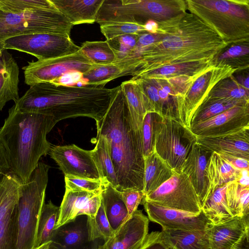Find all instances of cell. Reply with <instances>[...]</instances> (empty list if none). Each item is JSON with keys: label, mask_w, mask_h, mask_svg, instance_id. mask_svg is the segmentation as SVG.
<instances>
[{"label": "cell", "mask_w": 249, "mask_h": 249, "mask_svg": "<svg viewBox=\"0 0 249 249\" xmlns=\"http://www.w3.org/2000/svg\"><path fill=\"white\" fill-rule=\"evenodd\" d=\"M10 171L5 150L0 143V181Z\"/></svg>", "instance_id": "obj_52"}, {"label": "cell", "mask_w": 249, "mask_h": 249, "mask_svg": "<svg viewBox=\"0 0 249 249\" xmlns=\"http://www.w3.org/2000/svg\"><path fill=\"white\" fill-rule=\"evenodd\" d=\"M87 215L55 229L50 244V249H90Z\"/></svg>", "instance_id": "obj_21"}, {"label": "cell", "mask_w": 249, "mask_h": 249, "mask_svg": "<svg viewBox=\"0 0 249 249\" xmlns=\"http://www.w3.org/2000/svg\"><path fill=\"white\" fill-rule=\"evenodd\" d=\"M226 196L233 217L249 215V187L241 185L236 181L227 183Z\"/></svg>", "instance_id": "obj_36"}, {"label": "cell", "mask_w": 249, "mask_h": 249, "mask_svg": "<svg viewBox=\"0 0 249 249\" xmlns=\"http://www.w3.org/2000/svg\"><path fill=\"white\" fill-rule=\"evenodd\" d=\"M162 117L157 113L147 112L143 118L141 133L144 158L154 152L156 132Z\"/></svg>", "instance_id": "obj_41"}, {"label": "cell", "mask_w": 249, "mask_h": 249, "mask_svg": "<svg viewBox=\"0 0 249 249\" xmlns=\"http://www.w3.org/2000/svg\"><path fill=\"white\" fill-rule=\"evenodd\" d=\"M249 170H242L240 177L236 181L242 186L249 187Z\"/></svg>", "instance_id": "obj_54"}, {"label": "cell", "mask_w": 249, "mask_h": 249, "mask_svg": "<svg viewBox=\"0 0 249 249\" xmlns=\"http://www.w3.org/2000/svg\"><path fill=\"white\" fill-rule=\"evenodd\" d=\"M217 62H192L167 65L159 69L140 73L131 80L138 79L165 80L179 76H188L197 78L207 71L213 68Z\"/></svg>", "instance_id": "obj_25"}, {"label": "cell", "mask_w": 249, "mask_h": 249, "mask_svg": "<svg viewBox=\"0 0 249 249\" xmlns=\"http://www.w3.org/2000/svg\"><path fill=\"white\" fill-rule=\"evenodd\" d=\"M196 142L213 152L249 160V128L222 135L197 137Z\"/></svg>", "instance_id": "obj_20"}, {"label": "cell", "mask_w": 249, "mask_h": 249, "mask_svg": "<svg viewBox=\"0 0 249 249\" xmlns=\"http://www.w3.org/2000/svg\"><path fill=\"white\" fill-rule=\"evenodd\" d=\"M144 27L147 33L155 34L158 28V24L157 22L150 20L144 24Z\"/></svg>", "instance_id": "obj_55"}, {"label": "cell", "mask_w": 249, "mask_h": 249, "mask_svg": "<svg viewBox=\"0 0 249 249\" xmlns=\"http://www.w3.org/2000/svg\"><path fill=\"white\" fill-rule=\"evenodd\" d=\"M56 8L73 25L95 22L104 0H51Z\"/></svg>", "instance_id": "obj_23"}, {"label": "cell", "mask_w": 249, "mask_h": 249, "mask_svg": "<svg viewBox=\"0 0 249 249\" xmlns=\"http://www.w3.org/2000/svg\"><path fill=\"white\" fill-rule=\"evenodd\" d=\"M3 51V50H0V56H1V55L2 54V53Z\"/></svg>", "instance_id": "obj_57"}, {"label": "cell", "mask_w": 249, "mask_h": 249, "mask_svg": "<svg viewBox=\"0 0 249 249\" xmlns=\"http://www.w3.org/2000/svg\"><path fill=\"white\" fill-rule=\"evenodd\" d=\"M52 116L22 112L14 105L0 128V143L4 148L11 171L22 183L27 182L40 159L52 147L47 135L57 123Z\"/></svg>", "instance_id": "obj_4"}, {"label": "cell", "mask_w": 249, "mask_h": 249, "mask_svg": "<svg viewBox=\"0 0 249 249\" xmlns=\"http://www.w3.org/2000/svg\"><path fill=\"white\" fill-rule=\"evenodd\" d=\"M98 249V248H97Z\"/></svg>", "instance_id": "obj_58"}, {"label": "cell", "mask_w": 249, "mask_h": 249, "mask_svg": "<svg viewBox=\"0 0 249 249\" xmlns=\"http://www.w3.org/2000/svg\"><path fill=\"white\" fill-rule=\"evenodd\" d=\"M241 171L233 167L219 154L213 152L209 160L207 169L210 184L208 196L217 187L236 180Z\"/></svg>", "instance_id": "obj_30"}, {"label": "cell", "mask_w": 249, "mask_h": 249, "mask_svg": "<svg viewBox=\"0 0 249 249\" xmlns=\"http://www.w3.org/2000/svg\"><path fill=\"white\" fill-rule=\"evenodd\" d=\"M163 240L174 249H210L208 229L205 230H162Z\"/></svg>", "instance_id": "obj_28"}, {"label": "cell", "mask_w": 249, "mask_h": 249, "mask_svg": "<svg viewBox=\"0 0 249 249\" xmlns=\"http://www.w3.org/2000/svg\"><path fill=\"white\" fill-rule=\"evenodd\" d=\"M142 199L192 213L201 211L199 198L188 176L183 173L174 174L156 190L144 196Z\"/></svg>", "instance_id": "obj_12"}, {"label": "cell", "mask_w": 249, "mask_h": 249, "mask_svg": "<svg viewBox=\"0 0 249 249\" xmlns=\"http://www.w3.org/2000/svg\"><path fill=\"white\" fill-rule=\"evenodd\" d=\"M149 219L137 210L114 235L97 249H139L148 234Z\"/></svg>", "instance_id": "obj_18"}, {"label": "cell", "mask_w": 249, "mask_h": 249, "mask_svg": "<svg viewBox=\"0 0 249 249\" xmlns=\"http://www.w3.org/2000/svg\"><path fill=\"white\" fill-rule=\"evenodd\" d=\"M73 25L58 10L7 9L0 7V50L9 38L23 35L52 33L70 36Z\"/></svg>", "instance_id": "obj_7"}, {"label": "cell", "mask_w": 249, "mask_h": 249, "mask_svg": "<svg viewBox=\"0 0 249 249\" xmlns=\"http://www.w3.org/2000/svg\"><path fill=\"white\" fill-rule=\"evenodd\" d=\"M83 81V73L74 71L66 73L51 83L66 86H75L78 82Z\"/></svg>", "instance_id": "obj_49"}, {"label": "cell", "mask_w": 249, "mask_h": 249, "mask_svg": "<svg viewBox=\"0 0 249 249\" xmlns=\"http://www.w3.org/2000/svg\"><path fill=\"white\" fill-rule=\"evenodd\" d=\"M233 167L239 170H249V160L225 154H219Z\"/></svg>", "instance_id": "obj_51"}, {"label": "cell", "mask_w": 249, "mask_h": 249, "mask_svg": "<svg viewBox=\"0 0 249 249\" xmlns=\"http://www.w3.org/2000/svg\"><path fill=\"white\" fill-rule=\"evenodd\" d=\"M116 89V87L102 86H66L40 82L30 86L14 106L22 112L52 116L57 122L77 117L97 122L107 112Z\"/></svg>", "instance_id": "obj_3"}, {"label": "cell", "mask_w": 249, "mask_h": 249, "mask_svg": "<svg viewBox=\"0 0 249 249\" xmlns=\"http://www.w3.org/2000/svg\"><path fill=\"white\" fill-rule=\"evenodd\" d=\"M50 243H51V241H49L47 243H45L36 248L34 249H50Z\"/></svg>", "instance_id": "obj_56"}, {"label": "cell", "mask_w": 249, "mask_h": 249, "mask_svg": "<svg viewBox=\"0 0 249 249\" xmlns=\"http://www.w3.org/2000/svg\"><path fill=\"white\" fill-rule=\"evenodd\" d=\"M238 68L219 62L197 77L185 94L178 98V109L180 122L188 127L196 112L213 87L220 81L232 75Z\"/></svg>", "instance_id": "obj_11"}, {"label": "cell", "mask_w": 249, "mask_h": 249, "mask_svg": "<svg viewBox=\"0 0 249 249\" xmlns=\"http://www.w3.org/2000/svg\"><path fill=\"white\" fill-rule=\"evenodd\" d=\"M197 137L180 122L162 117L156 134L154 151L176 174L182 165Z\"/></svg>", "instance_id": "obj_9"}, {"label": "cell", "mask_w": 249, "mask_h": 249, "mask_svg": "<svg viewBox=\"0 0 249 249\" xmlns=\"http://www.w3.org/2000/svg\"><path fill=\"white\" fill-rule=\"evenodd\" d=\"M227 184L217 187L207 197L201 210L212 225L227 221L233 217L226 196Z\"/></svg>", "instance_id": "obj_31"}, {"label": "cell", "mask_w": 249, "mask_h": 249, "mask_svg": "<svg viewBox=\"0 0 249 249\" xmlns=\"http://www.w3.org/2000/svg\"><path fill=\"white\" fill-rule=\"evenodd\" d=\"M249 230V215L234 216L208 228L210 249H231Z\"/></svg>", "instance_id": "obj_22"}, {"label": "cell", "mask_w": 249, "mask_h": 249, "mask_svg": "<svg viewBox=\"0 0 249 249\" xmlns=\"http://www.w3.org/2000/svg\"><path fill=\"white\" fill-rule=\"evenodd\" d=\"M143 190L144 196L159 188L175 173L154 151L144 158Z\"/></svg>", "instance_id": "obj_29"}, {"label": "cell", "mask_w": 249, "mask_h": 249, "mask_svg": "<svg viewBox=\"0 0 249 249\" xmlns=\"http://www.w3.org/2000/svg\"><path fill=\"white\" fill-rule=\"evenodd\" d=\"M157 23V40L119 62L125 75L134 77L167 65L216 62L228 46L211 27L190 13Z\"/></svg>", "instance_id": "obj_1"}, {"label": "cell", "mask_w": 249, "mask_h": 249, "mask_svg": "<svg viewBox=\"0 0 249 249\" xmlns=\"http://www.w3.org/2000/svg\"><path fill=\"white\" fill-rule=\"evenodd\" d=\"M120 86L127 101L134 127L136 131L141 132L145 114L152 112L146 97L135 80L124 81Z\"/></svg>", "instance_id": "obj_27"}, {"label": "cell", "mask_w": 249, "mask_h": 249, "mask_svg": "<svg viewBox=\"0 0 249 249\" xmlns=\"http://www.w3.org/2000/svg\"><path fill=\"white\" fill-rule=\"evenodd\" d=\"M231 249H249V231L247 232Z\"/></svg>", "instance_id": "obj_53"}, {"label": "cell", "mask_w": 249, "mask_h": 249, "mask_svg": "<svg viewBox=\"0 0 249 249\" xmlns=\"http://www.w3.org/2000/svg\"><path fill=\"white\" fill-rule=\"evenodd\" d=\"M80 51L96 65L111 64L117 61L114 51L107 40L85 41L80 47Z\"/></svg>", "instance_id": "obj_37"}, {"label": "cell", "mask_w": 249, "mask_h": 249, "mask_svg": "<svg viewBox=\"0 0 249 249\" xmlns=\"http://www.w3.org/2000/svg\"><path fill=\"white\" fill-rule=\"evenodd\" d=\"M49 154L65 176L101 179L91 150H84L72 144L51 147Z\"/></svg>", "instance_id": "obj_15"}, {"label": "cell", "mask_w": 249, "mask_h": 249, "mask_svg": "<svg viewBox=\"0 0 249 249\" xmlns=\"http://www.w3.org/2000/svg\"><path fill=\"white\" fill-rule=\"evenodd\" d=\"M13 49L24 52L44 60L77 53L80 47L70 36L52 33L23 35L8 38L3 42V50Z\"/></svg>", "instance_id": "obj_10"}, {"label": "cell", "mask_w": 249, "mask_h": 249, "mask_svg": "<svg viewBox=\"0 0 249 249\" xmlns=\"http://www.w3.org/2000/svg\"><path fill=\"white\" fill-rule=\"evenodd\" d=\"M91 154L99 170L102 181H107L116 189L118 184L113 164L103 138L96 137V144Z\"/></svg>", "instance_id": "obj_35"}, {"label": "cell", "mask_w": 249, "mask_h": 249, "mask_svg": "<svg viewBox=\"0 0 249 249\" xmlns=\"http://www.w3.org/2000/svg\"><path fill=\"white\" fill-rule=\"evenodd\" d=\"M19 74L16 61L11 53L3 50L0 56V110L7 102L18 100Z\"/></svg>", "instance_id": "obj_24"}, {"label": "cell", "mask_w": 249, "mask_h": 249, "mask_svg": "<svg viewBox=\"0 0 249 249\" xmlns=\"http://www.w3.org/2000/svg\"><path fill=\"white\" fill-rule=\"evenodd\" d=\"M157 39V36L156 34L146 33L142 34L140 35L137 44L132 52L142 50L154 43Z\"/></svg>", "instance_id": "obj_50"}, {"label": "cell", "mask_w": 249, "mask_h": 249, "mask_svg": "<svg viewBox=\"0 0 249 249\" xmlns=\"http://www.w3.org/2000/svg\"><path fill=\"white\" fill-rule=\"evenodd\" d=\"M123 76V69L117 63L95 65L84 73L83 80L86 86H104L107 82Z\"/></svg>", "instance_id": "obj_38"}, {"label": "cell", "mask_w": 249, "mask_h": 249, "mask_svg": "<svg viewBox=\"0 0 249 249\" xmlns=\"http://www.w3.org/2000/svg\"><path fill=\"white\" fill-rule=\"evenodd\" d=\"M213 153L196 142L193 145L182 167L181 173L188 176L199 198L201 207L209 194L207 169Z\"/></svg>", "instance_id": "obj_19"}, {"label": "cell", "mask_w": 249, "mask_h": 249, "mask_svg": "<svg viewBox=\"0 0 249 249\" xmlns=\"http://www.w3.org/2000/svg\"><path fill=\"white\" fill-rule=\"evenodd\" d=\"M219 99L249 103V91L231 75L219 82L211 90L205 101Z\"/></svg>", "instance_id": "obj_34"}, {"label": "cell", "mask_w": 249, "mask_h": 249, "mask_svg": "<svg viewBox=\"0 0 249 249\" xmlns=\"http://www.w3.org/2000/svg\"><path fill=\"white\" fill-rule=\"evenodd\" d=\"M18 237L16 206L0 221V249H18Z\"/></svg>", "instance_id": "obj_39"}, {"label": "cell", "mask_w": 249, "mask_h": 249, "mask_svg": "<svg viewBox=\"0 0 249 249\" xmlns=\"http://www.w3.org/2000/svg\"><path fill=\"white\" fill-rule=\"evenodd\" d=\"M119 194L127 208L130 217L138 209L144 194L142 191L136 190L119 192Z\"/></svg>", "instance_id": "obj_46"}, {"label": "cell", "mask_w": 249, "mask_h": 249, "mask_svg": "<svg viewBox=\"0 0 249 249\" xmlns=\"http://www.w3.org/2000/svg\"><path fill=\"white\" fill-rule=\"evenodd\" d=\"M21 184L11 171L0 181V221L16 206Z\"/></svg>", "instance_id": "obj_33"}, {"label": "cell", "mask_w": 249, "mask_h": 249, "mask_svg": "<svg viewBox=\"0 0 249 249\" xmlns=\"http://www.w3.org/2000/svg\"><path fill=\"white\" fill-rule=\"evenodd\" d=\"M139 36L138 35H126L106 40L116 55L117 62L124 59L131 53L137 44Z\"/></svg>", "instance_id": "obj_44"}, {"label": "cell", "mask_w": 249, "mask_h": 249, "mask_svg": "<svg viewBox=\"0 0 249 249\" xmlns=\"http://www.w3.org/2000/svg\"><path fill=\"white\" fill-rule=\"evenodd\" d=\"M249 128V105L237 106L189 127L197 137L222 135Z\"/></svg>", "instance_id": "obj_16"}, {"label": "cell", "mask_w": 249, "mask_h": 249, "mask_svg": "<svg viewBox=\"0 0 249 249\" xmlns=\"http://www.w3.org/2000/svg\"><path fill=\"white\" fill-rule=\"evenodd\" d=\"M95 65L79 50L76 53L62 57L28 62L22 69L25 83L30 86L40 82H52L71 71L84 73Z\"/></svg>", "instance_id": "obj_13"}, {"label": "cell", "mask_w": 249, "mask_h": 249, "mask_svg": "<svg viewBox=\"0 0 249 249\" xmlns=\"http://www.w3.org/2000/svg\"><path fill=\"white\" fill-rule=\"evenodd\" d=\"M59 207L50 200L43 205L37 223L34 249L50 241L55 229Z\"/></svg>", "instance_id": "obj_32"}, {"label": "cell", "mask_w": 249, "mask_h": 249, "mask_svg": "<svg viewBox=\"0 0 249 249\" xmlns=\"http://www.w3.org/2000/svg\"><path fill=\"white\" fill-rule=\"evenodd\" d=\"M101 202L107 218L115 233L129 218L119 192L107 181H102Z\"/></svg>", "instance_id": "obj_26"}, {"label": "cell", "mask_w": 249, "mask_h": 249, "mask_svg": "<svg viewBox=\"0 0 249 249\" xmlns=\"http://www.w3.org/2000/svg\"><path fill=\"white\" fill-rule=\"evenodd\" d=\"M97 136L104 140L117 178L120 192L143 190L144 157L142 133L132 124L128 104L116 87L105 116L96 122Z\"/></svg>", "instance_id": "obj_2"}, {"label": "cell", "mask_w": 249, "mask_h": 249, "mask_svg": "<svg viewBox=\"0 0 249 249\" xmlns=\"http://www.w3.org/2000/svg\"><path fill=\"white\" fill-rule=\"evenodd\" d=\"M139 249H173L163 239L161 231L148 233Z\"/></svg>", "instance_id": "obj_47"}, {"label": "cell", "mask_w": 249, "mask_h": 249, "mask_svg": "<svg viewBox=\"0 0 249 249\" xmlns=\"http://www.w3.org/2000/svg\"><path fill=\"white\" fill-rule=\"evenodd\" d=\"M248 105L249 103H243L230 99L205 101L194 115L191 125L210 119L234 107Z\"/></svg>", "instance_id": "obj_40"}, {"label": "cell", "mask_w": 249, "mask_h": 249, "mask_svg": "<svg viewBox=\"0 0 249 249\" xmlns=\"http://www.w3.org/2000/svg\"><path fill=\"white\" fill-rule=\"evenodd\" d=\"M87 225L89 240L91 242L97 239H102L105 242L114 234L107 218L102 202L94 218L88 216Z\"/></svg>", "instance_id": "obj_42"}, {"label": "cell", "mask_w": 249, "mask_h": 249, "mask_svg": "<svg viewBox=\"0 0 249 249\" xmlns=\"http://www.w3.org/2000/svg\"><path fill=\"white\" fill-rule=\"evenodd\" d=\"M187 10L211 27L228 45L249 39V1L186 0Z\"/></svg>", "instance_id": "obj_5"}, {"label": "cell", "mask_w": 249, "mask_h": 249, "mask_svg": "<svg viewBox=\"0 0 249 249\" xmlns=\"http://www.w3.org/2000/svg\"><path fill=\"white\" fill-rule=\"evenodd\" d=\"M149 220L157 223L162 230H205L212 225L203 212L197 213L164 207L142 199Z\"/></svg>", "instance_id": "obj_14"}, {"label": "cell", "mask_w": 249, "mask_h": 249, "mask_svg": "<svg viewBox=\"0 0 249 249\" xmlns=\"http://www.w3.org/2000/svg\"><path fill=\"white\" fill-rule=\"evenodd\" d=\"M66 189L89 192L101 191V179H93L72 176H65Z\"/></svg>", "instance_id": "obj_45"}, {"label": "cell", "mask_w": 249, "mask_h": 249, "mask_svg": "<svg viewBox=\"0 0 249 249\" xmlns=\"http://www.w3.org/2000/svg\"><path fill=\"white\" fill-rule=\"evenodd\" d=\"M249 47L248 45L243 44L233 45L226 51L221 53L217 58L216 62H223L224 60L231 58L248 55Z\"/></svg>", "instance_id": "obj_48"}, {"label": "cell", "mask_w": 249, "mask_h": 249, "mask_svg": "<svg viewBox=\"0 0 249 249\" xmlns=\"http://www.w3.org/2000/svg\"><path fill=\"white\" fill-rule=\"evenodd\" d=\"M101 33L107 40L126 35H140L147 33L144 25L132 23L115 22L100 25Z\"/></svg>", "instance_id": "obj_43"}, {"label": "cell", "mask_w": 249, "mask_h": 249, "mask_svg": "<svg viewBox=\"0 0 249 249\" xmlns=\"http://www.w3.org/2000/svg\"><path fill=\"white\" fill-rule=\"evenodd\" d=\"M187 12L183 0H104L96 15L100 25L115 22L144 25L169 19Z\"/></svg>", "instance_id": "obj_6"}, {"label": "cell", "mask_w": 249, "mask_h": 249, "mask_svg": "<svg viewBox=\"0 0 249 249\" xmlns=\"http://www.w3.org/2000/svg\"><path fill=\"white\" fill-rule=\"evenodd\" d=\"M50 167L39 162L29 180L21 184L17 205L18 249H33L40 214L45 203Z\"/></svg>", "instance_id": "obj_8"}, {"label": "cell", "mask_w": 249, "mask_h": 249, "mask_svg": "<svg viewBox=\"0 0 249 249\" xmlns=\"http://www.w3.org/2000/svg\"><path fill=\"white\" fill-rule=\"evenodd\" d=\"M101 191L89 192L66 189L55 229L85 215L94 218L101 204Z\"/></svg>", "instance_id": "obj_17"}]
</instances>
